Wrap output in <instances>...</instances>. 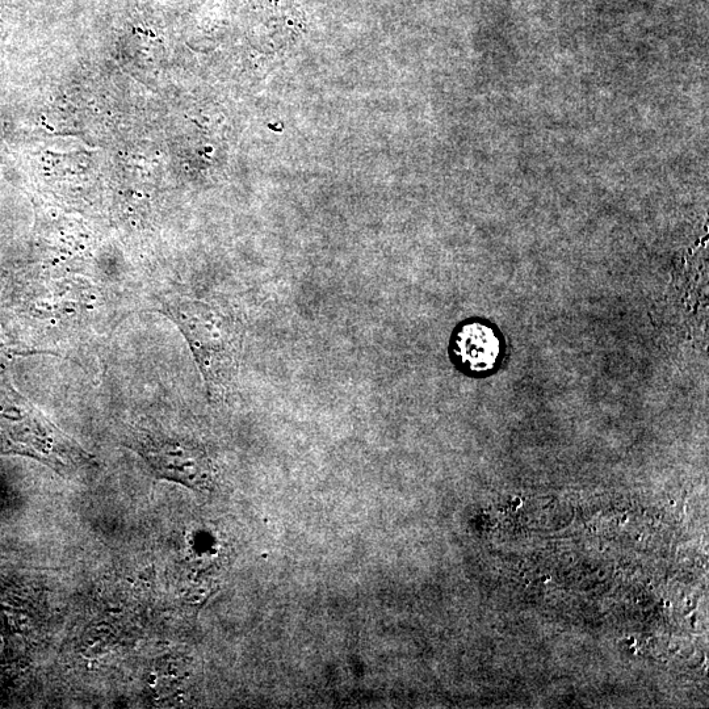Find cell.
<instances>
[{"label":"cell","mask_w":709,"mask_h":709,"mask_svg":"<svg viewBox=\"0 0 709 709\" xmlns=\"http://www.w3.org/2000/svg\"><path fill=\"white\" fill-rule=\"evenodd\" d=\"M162 312L190 344L209 396L224 397L241 359L243 330L236 314L217 302L190 297H172L163 302Z\"/></svg>","instance_id":"6da1fadb"},{"label":"cell","mask_w":709,"mask_h":709,"mask_svg":"<svg viewBox=\"0 0 709 709\" xmlns=\"http://www.w3.org/2000/svg\"><path fill=\"white\" fill-rule=\"evenodd\" d=\"M138 452L151 469L162 477L194 489H208L213 482V467L204 450L182 440L142 436Z\"/></svg>","instance_id":"7a4b0ae2"},{"label":"cell","mask_w":709,"mask_h":709,"mask_svg":"<svg viewBox=\"0 0 709 709\" xmlns=\"http://www.w3.org/2000/svg\"><path fill=\"white\" fill-rule=\"evenodd\" d=\"M457 362L469 372L492 371L501 354V342L492 327L471 322L457 330L452 346Z\"/></svg>","instance_id":"3957f363"}]
</instances>
